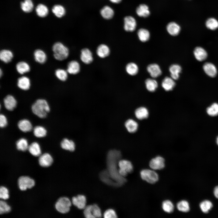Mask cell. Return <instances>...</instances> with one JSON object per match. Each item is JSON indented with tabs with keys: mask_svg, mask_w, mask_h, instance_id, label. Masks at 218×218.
<instances>
[{
	"mask_svg": "<svg viewBox=\"0 0 218 218\" xmlns=\"http://www.w3.org/2000/svg\"><path fill=\"white\" fill-rule=\"evenodd\" d=\"M121 152L116 150H111L108 153L107 157L108 175L112 180H114L117 185H121L125 181L124 177L121 176L117 168V162L121 157Z\"/></svg>",
	"mask_w": 218,
	"mask_h": 218,
	"instance_id": "cell-1",
	"label": "cell"
},
{
	"mask_svg": "<svg viewBox=\"0 0 218 218\" xmlns=\"http://www.w3.org/2000/svg\"><path fill=\"white\" fill-rule=\"evenodd\" d=\"M33 113L40 118L46 117L50 111L49 106L47 101L44 99H38L31 107Z\"/></svg>",
	"mask_w": 218,
	"mask_h": 218,
	"instance_id": "cell-2",
	"label": "cell"
},
{
	"mask_svg": "<svg viewBox=\"0 0 218 218\" xmlns=\"http://www.w3.org/2000/svg\"><path fill=\"white\" fill-rule=\"evenodd\" d=\"M54 57L57 60L62 61L67 58L69 54L68 48L60 42L55 43L52 46Z\"/></svg>",
	"mask_w": 218,
	"mask_h": 218,
	"instance_id": "cell-3",
	"label": "cell"
},
{
	"mask_svg": "<svg viewBox=\"0 0 218 218\" xmlns=\"http://www.w3.org/2000/svg\"><path fill=\"white\" fill-rule=\"evenodd\" d=\"M71 202L70 199L67 197L60 198L55 204L56 210L59 212L65 213L70 210Z\"/></svg>",
	"mask_w": 218,
	"mask_h": 218,
	"instance_id": "cell-4",
	"label": "cell"
},
{
	"mask_svg": "<svg viewBox=\"0 0 218 218\" xmlns=\"http://www.w3.org/2000/svg\"><path fill=\"white\" fill-rule=\"evenodd\" d=\"M84 214L87 218H100L102 216L101 210L96 204L86 206L84 208Z\"/></svg>",
	"mask_w": 218,
	"mask_h": 218,
	"instance_id": "cell-5",
	"label": "cell"
},
{
	"mask_svg": "<svg viewBox=\"0 0 218 218\" xmlns=\"http://www.w3.org/2000/svg\"><path fill=\"white\" fill-rule=\"evenodd\" d=\"M141 178L149 183L154 184L157 182L159 179L157 173L153 170L145 169L140 172Z\"/></svg>",
	"mask_w": 218,
	"mask_h": 218,
	"instance_id": "cell-6",
	"label": "cell"
},
{
	"mask_svg": "<svg viewBox=\"0 0 218 218\" xmlns=\"http://www.w3.org/2000/svg\"><path fill=\"white\" fill-rule=\"evenodd\" d=\"M119 168L118 173L119 175L123 177L126 176L128 173H130L133 170V167L131 163L126 160H121L118 162Z\"/></svg>",
	"mask_w": 218,
	"mask_h": 218,
	"instance_id": "cell-7",
	"label": "cell"
},
{
	"mask_svg": "<svg viewBox=\"0 0 218 218\" xmlns=\"http://www.w3.org/2000/svg\"><path fill=\"white\" fill-rule=\"evenodd\" d=\"M35 184L34 180L28 177L22 176L19 177L18 180V184L20 189L25 190L27 188H31Z\"/></svg>",
	"mask_w": 218,
	"mask_h": 218,
	"instance_id": "cell-8",
	"label": "cell"
},
{
	"mask_svg": "<svg viewBox=\"0 0 218 218\" xmlns=\"http://www.w3.org/2000/svg\"><path fill=\"white\" fill-rule=\"evenodd\" d=\"M149 165L152 170H161L165 167L164 159L161 156H157L150 160Z\"/></svg>",
	"mask_w": 218,
	"mask_h": 218,
	"instance_id": "cell-9",
	"label": "cell"
},
{
	"mask_svg": "<svg viewBox=\"0 0 218 218\" xmlns=\"http://www.w3.org/2000/svg\"><path fill=\"white\" fill-rule=\"evenodd\" d=\"M137 26V22L135 19L133 17L128 16L124 19V28L127 31H134Z\"/></svg>",
	"mask_w": 218,
	"mask_h": 218,
	"instance_id": "cell-10",
	"label": "cell"
},
{
	"mask_svg": "<svg viewBox=\"0 0 218 218\" xmlns=\"http://www.w3.org/2000/svg\"><path fill=\"white\" fill-rule=\"evenodd\" d=\"M134 114L137 119L139 120L147 119L149 115L148 109L145 106H140L136 108L134 111Z\"/></svg>",
	"mask_w": 218,
	"mask_h": 218,
	"instance_id": "cell-11",
	"label": "cell"
},
{
	"mask_svg": "<svg viewBox=\"0 0 218 218\" xmlns=\"http://www.w3.org/2000/svg\"><path fill=\"white\" fill-rule=\"evenodd\" d=\"M72 202L73 204L79 209H84L86 206V199L84 196L78 195L72 198Z\"/></svg>",
	"mask_w": 218,
	"mask_h": 218,
	"instance_id": "cell-12",
	"label": "cell"
},
{
	"mask_svg": "<svg viewBox=\"0 0 218 218\" xmlns=\"http://www.w3.org/2000/svg\"><path fill=\"white\" fill-rule=\"evenodd\" d=\"M80 59L85 64H88L91 63L93 60L91 51L87 48L83 49L81 51Z\"/></svg>",
	"mask_w": 218,
	"mask_h": 218,
	"instance_id": "cell-13",
	"label": "cell"
},
{
	"mask_svg": "<svg viewBox=\"0 0 218 218\" xmlns=\"http://www.w3.org/2000/svg\"><path fill=\"white\" fill-rule=\"evenodd\" d=\"M124 126L127 131L130 133L136 132L139 127L137 122L132 118L127 120L125 122Z\"/></svg>",
	"mask_w": 218,
	"mask_h": 218,
	"instance_id": "cell-14",
	"label": "cell"
},
{
	"mask_svg": "<svg viewBox=\"0 0 218 218\" xmlns=\"http://www.w3.org/2000/svg\"><path fill=\"white\" fill-rule=\"evenodd\" d=\"M38 161L41 166L44 167H47L52 164L53 159L49 154L45 153L40 156Z\"/></svg>",
	"mask_w": 218,
	"mask_h": 218,
	"instance_id": "cell-15",
	"label": "cell"
},
{
	"mask_svg": "<svg viewBox=\"0 0 218 218\" xmlns=\"http://www.w3.org/2000/svg\"><path fill=\"white\" fill-rule=\"evenodd\" d=\"M4 103L5 108L7 110L12 111L16 106L17 101L13 96L8 95L4 98Z\"/></svg>",
	"mask_w": 218,
	"mask_h": 218,
	"instance_id": "cell-16",
	"label": "cell"
},
{
	"mask_svg": "<svg viewBox=\"0 0 218 218\" xmlns=\"http://www.w3.org/2000/svg\"><path fill=\"white\" fill-rule=\"evenodd\" d=\"M17 85L20 89L23 90H28L31 85V82L29 78L25 76L19 78L17 80Z\"/></svg>",
	"mask_w": 218,
	"mask_h": 218,
	"instance_id": "cell-17",
	"label": "cell"
},
{
	"mask_svg": "<svg viewBox=\"0 0 218 218\" xmlns=\"http://www.w3.org/2000/svg\"><path fill=\"white\" fill-rule=\"evenodd\" d=\"M203 69L205 72L209 76L214 77L216 75L217 71L216 66L212 63L207 62L204 64Z\"/></svg>",
	"mask_w": 218,
	"mask_h": 218,
	"instance_id": "cell-18",
	"label": "cell"
},
{
	"mask_svg": "<svg viewBox=\"0 0 218 218\" xmlns=\"http://www.w3.org/2000/svg\"><path fill=\"white\" fill-rule=\"evenodd\" d=\"M147 70L151 77L156 78L160 76L162 73L159 66L156 64H151L148 66Z\"/></svg>",
	"mask_w": 218,
	"mask_h": 218,
	"instance_id": "cell-19",
	"label": "cell"
},
{
	"mask_svg": "<svg viewBox=\"0 0 218 218\" xmlns=\"http://www.w3.org/2000/svg\"><path fill=\"white\" fill-rule=\"evenodd\" d=\"M80 70V65L76 61H72L68 64L67 71L70 74H76L78 73Z\"/></svg>",
	"mask_w": 218,
	"mask_h": 218,
	"instance_id": "cell-20",
	"label": "cell"
},
{
	"mask_svg": "<svg viewBox=\"0 0 218 218\" xmlns=\"http://www.w3.org/2000/svg\"><path fill=\"white\" fill-rule=\"evenodd\" d=\"M166 29L168 33L173 36L177 35L180 31V25L174 22L169 23L167 25Z\"/></svg>",
	"mask_w": 218,
	"mask_h": 218,
	"instance_id": "cell-21",
	"label": "cell"
},
{
	"mask_svg": "<svg viewBox=\"0 0 218 218\" xmlns=\"http://www.w3.org/2000/svg\"><path fill=\"white\" fill-rule=\"evenodd\" d=\"M193 53L196 59L199 61H203L206 59L207 56V54L206 50L200 47L195 48Z\"/></svg>",
	"mask_w": 218,
	"mask_h": 218,
	"instance_id": "cell-22",
	"label": "cell"
},
{
	"mask_svg": "<svg viewBox=\"0 0 218 218\" xmlns=\"http://www.w3.org/2000/svg\"><path fill=\"white\" fill-rule=\"evenodd\" d=\"M34 56L35 60L41 64L44 63L47 60V56L45 53L40 49L35 50L34 53Z\"/></svg>",
	"mask_w": 218,
	"mask_h": 218,
	"instance_id": "cell-23",
	"label": "cell"
},
{
	"mask_svg": "<svg viewBox=\"0 0 218 218\" xmlns=\"http://www.w3.org/2000/svg\"><path fill=\"white\" fill-rule=\"evenodd\" d=\"M19 129L21 131L26 132L30 131L32 128L31 122L28 120L24 119L20 120L18 124Z\"/></svg>",
	"mask_w": 218,
	"mask_h": 218,
	"instance_id": "cell-24",
	"label": "cell"
},
{
	"mask_svg": "<svg viewBox=\"0 0 218 218\" xmlns=\"http://www.w3.org/2000/svg\"><path fill=\"white\" fill-rule=\"evenodd\" d=\"M109 47L104 44H101L97 48L96 53L98 56L101 58H104L108 56L110 53Z\"/></svg>",
	"mask_w": 218,
	"mask_h": 218,
	"instance_id": "cell-25",
	"label": "cell"
},
{
	"mask_svg": "<svg viewBox=\"0 0 218 218\" xmlns=\"http://www.w3.org/2000/svg\"><path fill=\"white\" fill-rule=\"evenodd\" d=\"M13 57L12 52L8 49H3L0 52V59L4 62L6 63L10 62Z\"/></svg>",
	"mask_w": 218,
	"mask_h": 218,
	"instance_id": "cell-26",
	"label": "cell"
},
{
	"mask_svg": "<svg viewBox=\"0 0 218 218\" xmlns=\"http://www.w3.org/2000/svg\"><path fill=\"white\" fill-rule=\"evenodd\" d=\"M136 12L139 17L144 18L147 17L150 14L148 7L144 4L140 5L136 8Z\"/></svg>",
	"mask_w": 218,
	"mask_h": 218,
	"instance_id": "cell-27",
	"label": "cell"
},
{
	"mask_svg": "<svg viewBox=\"0 0 218 218\" xmlns=\"http://www.w3.org/2000/svg\"><path fill=\"white\" fill-rule=\"evenodd\" d=\"M161 85L165 90L169 91L173 89L175 85V83L172 78L166 77L163 80Z\"/></svg>",
	"mask_w": 218,
	"mask_h": 218,
	"instance_id": "cell-28",
	"label": "cell"
},
{
	"mask_svg": "<svg viewBox=\"0 0 218 218\" xmlns=\"http://www.w3.org/2000/svg\"><path fill=\"white\" fill-rule=\"evenodd\" d=\"M16 69L19 74H23L29 72L30 70V67L29 64L26 62L21 61L16 64Z\"/></svg>",
	"mask_w": 218,
	"mask_h": 218,
	"instance_id": "cell-29",
	"label": "cell"
},
{
	"mask_svg": "<svg viewBox=\"0 0 218 218\" xmlns=\"http://www.w3.org/2000/svg\"><path fill=\"white\" fill-rule=\"evenodd\" d=\"M61 146L63 149L71 151H74L75 147L74 142L67 138H64L62 140Z\"/></svg>",
	"mask_w": 218,
	"mask_h": 218,
	"instance_id": "cell-30",
	"label": "cell"
},
{
	"mask_svg": "<svg viewBox=\"0 0 218 218\" xmlns=\"http://www.w3.org/2000/svg\"><path fill=\"white\" fill-rule=\"evenodd\" d=\"M28 150L33 156L38 157L40 155L41 150L39 144L37 142H33L28 146Z\"/></svg>",
	"mask_w": 218,
	"mask_h": 218,
	"instance_id": "cell-31",
	"label": "cell"
},
{
	"mask_svg": "<svg viewBox=\"0 0 218 218\" xmlns=\"http://www.w3.org/2000/svg\"><path fill=\"white\" fill-rule=\"evenodd\" d=\"M101 16L104 19H109L111 18L114 15L113 9L108 6H104L100 11Z\"/></svg>",
	"mask_w": 218,
	"mask_h": 218,
	"instance_id": "cell-32",
	"label": "cell"
},
{
	"mask_svg": "<svg viewBox=\"0 0 218 218\" xmlns=\"http://www.w3.org/2000/svg\"><path fill=\"white\" fill-rule=\"evenodd\" d=\"M35 11L38 16L41 18L46 17L49 12L48 7L42 4H39L35 8Z\"/></svg>",
	"mask_w": 218,
	"mask_h": 218,
	"instance_id": "cell-33",
	"label": "cell"
},
{
	"mask_svg": "<svg viewBox=\"0 0 218 218\" xmlns=\"http://www.w3.org/2000/svg\"><path fill=\"white\" fill-rule=\"evenodd\" d=\"M181 69L180 66L178 64H173L171 65L169 68V71L171 78L173 80H177L179 78V74Z\"/></svg>",
	"mask_w": 218,
	"mask_h": 218,
	"instance_id": "cell-34",
	"label": "cell"
},
{
	"mask_svg": "<svg viewBox=\"0 0 218 218\" xmlns=\"http://www.w3.org/2000/svg\"><path fill=\"white\" fill-rule=\"evenodd\" d=\"M52 11L54 15L58 18L63 17L66 13L64 7L60 5H55L52 8Z\"/></svg>",
	"mask_w": 218,
	"mask_h": 218,
	"instance_id": "cell-35",
	"label": "cell"
},
{
	"mask_svg": "<svg viewBox=\"0 0 218 218\" xmlns=\"http://www.w3.org/2000/svg\"><path fill=\"white\" fill-rule=\"evenodd\" d=\"M21 8L24 12L29 13L34 8V4L31 0H24L20 4Z\"/></svg>",
	"mask_w": 218,
	"mask_h": 218,
	"instance_id": "cell-36",
	"label": "cell"
},
{
	"mask_svg": "<svg viewBox=\"0 0 218 218\" xmlns=\"http://www.w3.org/2000/svg\"><path fill=\"white\" fill-rule=\"evenodd\" d=\"M137 34L139 39L142 42H146L150 38V32L146 29L143 28L140 29L138 31Z\"/></svg>",
	"mask_w": 218,
	"mask_h": 218,
	"instance_id": "cell-37",
	"label": "cell"
},
{
	"mask_svg": "<svg viewBox=\"0 0 218 218\" xmlns=\"http://www.w3.org/2000/svg\"><path fill=\"white\" fill-rule=\"evenodd\" d=\"M207 114L211 117H216L218 115V103L215 102L208 107L206 109Z\"/></svg>",
	"mask_w": 218,
	"mask_h": 218,
	"instance_id": "cell-38",
	"label": "cell"
},
{
	"mask_svg": "<svg viewBox=\"0 0 218 218\" xmlns=\"http://www.w3.org/2000/svg\"><path fill=\"white\" fill-rule=\"evenodd\" d=\"M145 83L147 89L150 92H154L158 87L157 81L151 78L147 79Z\"/></svg>",
	"mask_w": 218,
	"mask_h": 218,
	"instance_id": "cell-39",
	"label": "cell"
},
{
	"mask_svg": "<svg viewBox=\"0 0 218 218\" xmlns=\"http://www.w3.org/2000/svg\"><path fill=\"white\" fill-rule=\"evenodd\" d=\"M16 147L17 149L23 151H26L28 149V143L27 140L25 138H21L19 139L16 142Z\"/></svg>",
	"mask_w": 218,
	"mask_h": 218,
	"instance_id": "cell-40",
	"label": "cell"
},
{
	"mask_svg": "<svg viewBox=\"0 0 218 218\" xmlns=\"http://www.w3.org/2000/svg\"><path fill=\"white\" fill-rule=\"evenodd\" d=\"M33 133L34 135L37 137H43L46 135L47 130L44 127L38 126L34 128Z\"/></svg>",
	"mask_w": 218,
	"mask_h": 218,
	"instance_id": "cell-41",
	"label": "cell"
},
{
	"mask_svg": "<svg viewBox=\"0 0 218 218\" xmlns=\"http://www.w3.org/2000/svg\"><path fill=\"white\" fill-rule=\"evenodd\" d=\"M126 70L128 74L131 75L136 74L138 71V68L137 65L133 62L128 64L126 67Z\"/></svg>",
	"mask_w": 218,
	"mask_h": 218,
	"instance_id": "cell-42",
	"label": "cell"
},
{
	"mask_svg": "<svg viewBox=\"0 0 218 218\" xmlns=\"http://www.w3.org/2000/svg\"><path fill=\"white\" fill-rule=\"evenodd\" d=\"M67 71L62 69H58L55 71V74L56 77L59 80L65 81L68 77Z\"/></svg>",
	"mask_w": 218,
	"mask_h": 218,
	"instance_id": "cell-43",
	"label": "cell"
},
{
	"mask_svg": "<svg viewBox=\"0 0 218 218\" xmlns=\"http://www.w3.org/2000/svg\"><path fill=\"white\" fill-rule=\"evenodd\" d=\"M162 208L165 212L170 213H172L174 209L173 204L169 200H166L163 202L162 203Z\"/></svg>",
	"mask_w": 218,
	"mask_h": 218,
	"instance_id": "cell-44",
	"label": "cell"
},
{
	"mask_svg": "<svg viewBox=\"0 0 218 218\" xmlns=\"http://www.w3.org/2000/svg\"><path fill=\"white\" fill-rule=\"evenodd\" d=\"M206 25L208 28L215 30L218 28V21L214 18H210L206 21Z\"/></svg>",
	"mask_w": 218,
	"mask_h": 218,
	"instance_id": "cell-45",
	"label": "cell"
},
{
	"mask_svg": "<svg viewBox=\"0 0 218 218\" xmlns=\"http://www.w3.org/2000/svg\"><path fill=\"white\" fill-rule=\"evenodd\" d=\"M178 210L182 212H187L190 210V206L188 202L185 200L179 202L177 204Z\"/></svg>",
	"mask_w": 218,
	"mask_h": 218,
	"instance_id": "cell-46",
	"label": "cell"
},
{
	"mask_svg": "<svg viewBox=\"0 0 218 218\" xmlns=\"http://www.w3.org/2000/svg\"><path fill=\"white\" fill-rule=\"evenodd\" d=\"M200 206L203 213H207L212 207L213 204L210 201L205 200L200 203Z\"/></svg>",
	"mask_w": 218,
	"mask_h": 218,
	"instance_id": "cell-47",
	"label": "cell"
},
{
	"mask_svg": "<svg viewBox=\"0 0 218 218\" xmlns=\"http://www.w3.org/2000/svg\"><path fill=\"white\" fill-rule=\"evenodd\" d=\"M11 210L10 207L3 201H0V214L7 213Z\"/></svg>",
	"mask_w": 218,
	"mask_h": 218,
	"instance_id": "cell-48",
	"label": "cell"
},
{
	"mask_svg": "<svg viewBox=\"0 0 218 218\" xmlns=\"http://www.w3.org/2000/svg\"><path fill=\"white\" fill-rule=\"evenodd\" d=\"M9 197L8 189L5 187L1 186L0 188V198L5 200L8 199Z\"/></svg>",
	"mask_w": 218,
	"mask_h": 218,
	"instance_id": "cell-49",
	"label": "cell"
},
{
	"mask_svg": "<svg viewBox=\"0 0 218 218\" xmlns=\"http://www.w3.org/2000/svg\"><path fill=\"white\" fill-rule=\"evenodd\" d=\"M104 217L105 218H115L117 217L115 211L113 209H109L104 213Z\"/></svg>",
	"mask_w": 218,
	"mask_h": 218,
	"instance_id": "cell-50",
	"label": "cell"
},
{
	"mask_svg": "<svg viewBox=\"0 0 218 218\" xmlns=\"http://www.w3.org/2000/svg\"><path fill=\"white\" fill-rule=\"evenodd\" d=\"M7 124V120L6 117L2 114L0 115V127L1 128H4Z\"/></svg>",
	"mask_w": 218,
	"mask_h": 218,
	"instance_id": "cell-51",
	"label": "cell"
},
{
	"mask_svg": "<svg viewBox=\"0 0 218 218\" xmlns=\"http://www.w3.org/2000/svg\"><path fill=\"white\" fill-rule=\"evenodd\" d=\"M213 193L215 197L218 199V186H216L214 188Z\"/></svg>",
	"mask_w": 218,
	"mask_h": 218,
	"instance_id": "cell-52",
	"label": "cell"
},
{
	"mask_svg": "<svg viewBox=\"0 0 218 218\" xmlns=\"http://www.w3.org/2000/svg\"><path fill=\"white\" fill-rule=\"evenodd\" d=\"M112 2L114 3H118L121 2V0H110Z\"/></svg>",
	"mask_w": 218,
	"mask_h": 218,
	"instance_id": "cell-53",
	"label": "cell"
},
{
	"mask_svg": "<svg viewBox=\"0 0 218 218\" xmlns=\"http://www.w3.org/2000/svg\"><path fill=\"white\" fill-rule=\"evenodd\" d=\"M216 142L218 146V136H217V137L216 138Z\"/></svg>",
	"mask_w": 218,
	"mask_h": 218,
	"instance_id": "cell-54",
	"label": "cell"
},
{
	"mask_svg": "<svg viewBox=\"0 0 218 218\" xmlns=\"http://www.w3.org/2000/svg\"><path fill=\"white\" fill-rule=\"evenodd\" d=\"M2 71L1 69H0V76L1 77L2 75Z\"/></svg>",
	"mask_w": 218,
	"mask_h": 218,
	"instance_id": "cell-55",
	"label": "cell"
}]
</instances>
